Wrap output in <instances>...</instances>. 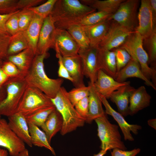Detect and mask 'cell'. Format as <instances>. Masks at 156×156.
<instances>
[{
    "mask_svg": "<svg viewBox=\"0 0 156 156\" xmlns=\"http://www.w3.org/2000/svg\"><path fill=\"white\" fill-rule=\"evenodd\" d=\"M8 153L7 150L0 147V156H8Z\"/></svg>",
    "mask_w": 156,
    "mask_h": 156,
    "instance_id": "f5cc1de1",
    "label": "cell"
},
{
    "mask_svg": "<svg viewBox=\"0 0 156 156\" xmlns=\"http://www.w3.org/2000/svg\"><path fill=\"white\" fill-rule=\"evenodd\" d=\"M97 68L101 70L115 80L117 74L116 57L114 52L97 47Z\"/></svg>",
    "mask_w": 156,
    "mask_h": 156,
    "instance_id": "e0dca14e",
    "label": "cell"
},
{
    "mask_svg": "<svg viewBox=\"0 0 156 156\" xmlns=\"http://www.w3.org/2000/svg\"><path fill=\"white\" fill-rule=\"evenodd\" d=\"M97 47H91L84 49H79L78 54L81 62L84 76L94 84L96 81L98 70L97 68L96 55Z\"/></svg>",
    "mask_w": 156,
    "mask_h": 156,
    "instance_id": "4fadbf2b",
    "label": "cell"
},
{
    "mask_svg": "<svg viewBox=\"0 0 156 156\" xmlns=\"http://www.w3.org/2000/svg\"><path fill=\"white\" fill-rule=\"evenodd\" d=\"M139 2L138 0H125L109 19L135 31L138 26L137 10Z\"/></svg>",
    "mask_w": 156,
    "mask_h": 156,
    "instance_id": "ba28073f",
    "label": "cell"
},
{
    "mask_svg": "<svg viewBox=\"0 0 156 156\" xmlns=\"http://www.w3.org/2000/svg\"><path fill=\"white\" fill-rule=\"evenodd\" d=\"M133 77L142 79L147 86L156 90V86L143 74L139 63L131 57L127 64L117 73L115 80L119 82H123L127 78Z\"/></svg>",
    "mask_w": 156,
    "mask_h": 156,
    "instance_id": "d6986e66",
    "label": "cell"
},
{
    "mask_svg": "<svg viewBox=\"0 0 156 156\" xmlns=\"http://www.w3.org/2000/svg\"><path fill=\"white\" fill-rule=\"evenodd\" d=\"M79 115L85 119L87 118L89 111V97H86L78 102L74 106Z\"/></svg>",
    "mask_w": 156,
    "mask_h": 156,
    "instance_id": "b9f144b4",
    "label": "cell"
},
{
    "mask_svg": "<svg viewBox=\"0 0 156 156\" xmlns=\"http://www.w3.org/2000/svg\"><path fill=\"white\" fill-rule=\"evenodd\" d=\"M152 14L155 23L156 22V0H149Z\"/></svg>",
    "mask_w": 156,
    "mask_h": 156,
    "instance_id": "681fc988",
    "label": "cell"
},
{
    "mask_svg": "<svg viewBox=\"0 0 156 156\" xmlns=\"http://www.w3.org/2000/svg\"><path fill=\"white\" fill-rule=\"evenodd\" d=\"M99 94L102 104L105 107V114L112 116L118 123L123 135L125 140L130 141H133L134 139L131 132L135 135L137 134L139 130L141 129L142 127L137 124L128 123L123 116L111 107L107 99L101 95Z\"/></svg>",
    "mask_w": 156,
    "mask_h": 156,
    "instance_id": "5bb4252c",
    "label": "cell"
},
{
    "mask_svg": "<svg viewBox=\"0 0 156 156\" xmlns=\"http://www.w3.org/2000/svg\"><path fill=\"white\" fill-rule=\"evenodd\" d=\"M55 109L54 105L50 106L25 117L28 123H31L40 127L44 124L50 114Z\"/></svg>",
    "mask_w": 156,
    "mask_h": 156,
    "instance_id": "d6a6232c",
    "label": "cell"
},
{
    "mask_svg": "<svg viewBox=\"0 0 156 156\" xmlns=\"http://www.w3.org/2000/svg\"><path fill=\"white\" fill-rule=\"evenodd\" d=\"M112 21L108 19L93 25L81 27L89 40L90 46L98 47L109 31Z\"/></svg>",
    "mask_w": 156,
    "mask_h": 156,
    "instance_id": "7402d4cb",
    "label": "cell"
},
{
    "mask_svg": "<svg viewBox=\"0 0 156 156\" xmlns=\"http://www.w3.org/2000/svg\"><path fill=\"white\" fill-rule=\"evenodd\" d=\"M0 147L6 149L11 156H18L25 149V143L14 133L8 122L0 118Z\"/></svg>",
    "mask_w": 156,
    "mask_h": 156,
    "instance_id": "30bf717a",
    "label": "cell"
},
{
    "mask_svg": "<svg viewBox=\"0 0 156 156\" xmlns=\"http://www.w3.org/2000/svg\"><path fill=\"white\" fill-rule=\"evenodd\" d=\"M18 0H0V14L14 13L18 10L17 7Z\"/></svg>",
    "mask_w": 156,
    "mask_h": 156,
    "instance_id": "ab89813d",
    "label": "cell"
},
{
    "mask_svg": "<svg viewBox=\"0 0 156 156\" xmlns=\"http://www.w3.org/2000/svg\"><path fill=\"white\" fill-rule=\"evenodd\" d=\"M125 0H82L83 4L89 6L99 11H103L112 14L117 10Z\"/></svg>",
    "mask_w": 156,
    "mask_h": 156,
    "instance_id": "f1b7e54d",
    "label": "cell"
},
{
    "mask_svg": "<svg viewBox=\"0 0 156 156\" xmlns=\"http://www.w3.org/2000/svg\"><path fill=\"white\" fill-rule=\"evenodd\" d=\"M90 88L88 84V86L75 88L68 92V97L74 106L79 101L89 96Z\"/></svg>",
    "mask_w": 156,
    "mask_h": 156,
    "instance_id": "d590c367",
    "label": "cell"
},
{
    "mask_svg": "<svg viewBox=\"0 0 156 156\" xmlns=\"http://www.w3.org/2000/svg\"><path fill=\"white\" fill-rule=\"evenodd\" d=\"M138 14V24L135 29L143 40L148 37L156 27L152 13L149 0H142Z\"/></svg>",
    "mask_w": 156,
    "mask_h": 156,
    "instance_id": "7c38bea8",
    "label": "cell"
},
{
    "mask_svg": "<svg viewBox=\"0 0 156 156\" xmlns=\"http://www.w3.org/2000/svg\"><path fill=\"white\" fill-rule=\"evenodd\" d=\"M47 55V53L36 55L24 78L28 85L38 89L51 99L56 95L64 80L61 78L51 79L47 75L44 69V61Z\"/></svg>",
    "mask_w": 156,
    "mask_h": 156,
    "instance_id": "6da1fadb",
    "label": "cell"
},
{
    "mask_svg": "<svg viewBox=\"0 0 156 156\" xmlns=\"http://www.w3.org/2000/svg\"><path fill=\"white\" fill-rule=\"evenodd\" d=\"M36 55L28 48L16 55L8 57L7 60L17 67L21 75L25 77L30 68Z\"/></svg>",
    "mask_w": 156,
    "mask_h": 156,
    "instance_id": "cb8c5ba5",
    "label": "cell"
},
{
    "mask_svg": "<svg viewBox=\"0 0 156 156\" xmlns=\"http://www.w3.org/2000/svg\"><path fill=\"white\" fill-rule=\"evenodd\" d=\"M68 92L61 87L55 97L51 99L56 109L61 115L63 125L60 131L62 135L75 130L83 126L86 120L81 116L76 110L69 100Z\"/></svg>",
    "mask_w": 156,
    "mask_h": 156,
    "instance_id": "7a4b0ae2",
    "label": "cell"
},
{
    "mask_svg": "<svg viewBox=\"0 0 156 156\" xmlns=\"http://www.w3.org/2000/svg\"><path fill=\"white\" fill-rule=\"evenodd\" d=\"M94 120L97 125V135L101 141V150L107 151L115 148L127 149L122 140L118 126L111 123L106 114Z\"/></svg>",
    "mask_w": 156,
    "mask_h": 156,
    "instance_id": "8992f818",
    "label": "cell"
},
{
    "mask_svg": "<svg viewBox=\"0 0 156 156\" xmlns=\"http://www.w3.org/2000/svg\"><path fill=\"white\" fill-rule=\"evenodd\" d=\"M109 29L98 47L112 51L119 47L135 31L112 20Z\"/></svg>",
    "mask_w": 156,
    "mask_h": 156,
    "instance_id": "9c48e42d",
    "label": "cell"
},
{
    "mask_svg": "<svg viewBox=\"0 0 156 156\" xmlns=\"http://www.w3.org/2000/svg\"><path fill=\"white\" fill-rule=\"evenodd\" d=\"M57 0H48L40 5L28 9L43 19L51 14Z\"/></svg>",
    "mask_w": 156,
    "mask_h": 156,
    "instance_id": "e575fe53",
    "label": "cell"
},
{
    "mask_svg": "<svg viewBox=\"0 0 156 156\" xmlns=\"http://www.w3.org/2000/svg\"><path fill=\"white\" fill-rule=\"evenodd\" d=\"M119 47L125 49L139 63L144 76L156 86V68L148 65V56L144 49L143 39L140 34L135 31Z\"/></svg>",
    "mask_w": 156,
    "mask_h": 156,
    "instance_id": "3957f363",
    "label": "cell"
},
{
    "mask_svg": "<svg viewBox=\"0 0 156 156\" xmlns=\"http://www.w3.org/2000/svg\"><path fill=\"white\" fill-rule=\"evenodd\" d=\"M130 83V81L119 82L101 70H98L97 79L93 84L96 91L107 99L112 93L121 87Z\"/></svg>",
    "mask_w": 156,
    "mask_h": 156,
    "instance_id": "9a60e30c",
    "label": "cell"
},
{
    "mask_svg": "<svg viewBox=\"0 0 156 156\" xmlns=\"http://www.w3.org/2000/svg\"><path fill=\"white\" fill-rule=\"evenodd\" d=\"M140 151V149L139 148L129 151L115 148L113 149V151L111 152V156H136Z\"/></svg>",
    "mask_w": 156,
    "mask_h": 156,
    "instance_id": "bcb514c9",
    "label": "cell"
},
{
    "mask_svg": "<svg viewBox=\"0 0 156 156\" xmlns=\"http://www.w3.org/2000/svg\"><path fill=\"white\" fill-rule=\"evenodd\" d=\"M44 19L34 14L33 18L25 31L29 48L36 55L37 45Z\"/></svg>",
    "mask_w": 156,
    "mask_h": 156,
    "instance_id": "484cf974",
    "label": "cell"
},
{
    "mask_svg": "<svg viewBox=\"0 0 156 156\" xmlns=\"http://www.w3.org/2000/svg\"><path fill=\"white\" fill-rule=\"evenodd\" d=\"M63 63L73 80L75 88L85 86L83 81L81 62L79 55L71 57H62Z\"/></svg>",
    "mask_w": 156,
    "mask_h": 156,
    "instance_id": "ffe728a7",
    "label": "cell"
},
{
    "mask_svg": "<svg viewBox=\"0 0 156 156\" xmlns=\"http://www.w3.org/2000/svg\"><path fill=\"white\" fill-rule=\"evenodd\" d=\"M8 124L11 129L25 144L30 147L33 145L29 134L28 123L25 117L16 113L8 117Z\"/></svg>",
    "mask_w": 156,
    "mask_h": 156,
    "instance_id": "ac0fdd59",
    "label": "cell"
},
{
    "mask_svg": "<svg viewBox=\"0 0 156 156\" xmlns=\"http://www.w3.org/2000/svg\"><path fill=\"white\" fill-rule=\"evenodd\" d=\"M20 10L17 11L8 20L5 24V27L8 34L12 36L19 31L18 23V13Z\"/></svg>",
    "mask_w": 156,
    "mask_h": 156,
    "instance_id": "f35d334b",
    "label": "cell"
},
{
    "mask_svg": "<svg viewBox=\"0 0 156 156\" xmlns=\"http://www.w3.org/2000/svg\"><path fill=\"white\" fill-rule=\"evenodd\" d=\"M151 96L144 86H141L133 92L129 99V114L133 115L150 105Z\"/></svg>",
    "mask_w": 156,
    "mask_h": 156,
    "instance_id": "603a6c76",
    "label": "cell"
},
{
    "mask_svg": "<svg viewBox=\"0 0 156 156\" xmlns=\"http://www.w3.org/2000/svg\"><path fill=\"white\" fill-rule=\"evenodd\" d=\"M63 125L62 116L56 108L49 115L44 124L40 127L45 133L50 143L52 138L59 131Z\"/></svg>",
    "mask_w": 156,
    "mask_h": 156,
    "instance_id": "4316f807",
    "label": "cell"
},
{
    "mask_svg": "<svg viewBox=\"0 0 156 156\" xmlns=\"http://www.w3.org/2000/svg\"><path fill=\"white\" fill-rule=\"evenodd\" d=\"M148 125L154 129H156V119H152L149 120L148 121Z\"/></svg>",
    "mask_w": 156,
    "mask_h": 156,
    "instance_id": "816d5d0a",
    "label": "cell"
},
{
    "mask_svg": "<svg viewBox=\"0 0 156 156\" xmlns=\"http://www.w3.org/2000/svg\"><path fill=\"white\" fill-rule=\"evenodd\" d=\"M107 151L101 150L97 154H94L93 156H103L107 153Z\"/></svg>",
    "mask_w": 156,
    "mask_h": 156,
    "instance_id": "11a10c76",
    "label": "cell"
},
{
    "mask_svg": "<svg viewBox=\"0 0 156 156\" xmlns=\"http://www.w3.org/2000/svg\"><path fill=\"white\" fill-rule=\"evenodd\" d=\"M1 68L9 78L17 77L21 75L17 67L10 61L5 60L3 62Z\"/></svg>",
    "mask_w": 156,
    "mask_h": 156,
    "instance_id": "7bdbcfd3",
    "label": "cell"
},
{
    "mask_svg": "<svg viewBox=\"0 0 156 156\" xmlns=\"http://www.w3.org/2000/svg\"><path fill=\"white\" fill-rule=\"evenodd\" d=\"M64 29L67 31L75 40L80 49L89 47V40L82 27L77 25H71L65 27Z\"/></svg>",
    "mask_w": 156,
    "mask_h": 156,
    "instance_id": "1f68e13d",
    "label": "cell"
},
{
    "mask_svg": "<svg viewBox=\"0 0 156 156\" xmlns=\"http://www.w3.org/2000/svg\"><path fill=\"white\" fill-rule=\"evenodd\" d=\"M1 116L0 115V118H1Z\"/></svg>",
    "mask_w": 156,
    "mask_h": 156,
    "instance_id": "6f0895ef",
    "label": "cell"
},
{
    "mask_svg": "<svg viewBox=\"0 0 156 156\" xmlns=\"http://www.w3.org/2000/svg\"><path fill=\"white\" fill-rule=\"evenodd\" d=\"M53 48L62 57H71L78 55L79 47L71 36L65 29L55 28Z\"/></svg>",
    "mask_w": 156,
    "mask_h": 156,
    "instance_id": "8fae6325",
    "label": "cell"
},
{
    "mask_svg": "<svg viewBox=\"0 0 156 156\" xmlns=\"http://www.w3.org/2000/svg\"><path fill=\"white\" fill-rule=\"evenodd\" d=\"M9 77L5 73L1 67H0V86H2Z\"/></svg>",
    "mask_w": 156,
    "mask_h": 156,
    "instance_id": "c3c4849f",
    "label": "cell"
},
{
    "mask_svg": "<svg viewBox=\"0 0 156 156\" xmlns=\"http://www.w3.org/2000/svg\"><path fill=\"white\" fill-rule=\"evenodd\" d=\"M135 89L130 84L123 86L113 92L110 99L116 105L119 112L123 116L129 114V98Z\"/></svg>",
    "mask_w": 156,
    "mask_h": 156,
    "instance_id": "44dd1931",
    "label": "cell"
},
{
    "mask_svg": "<svg viewBox=\"0 0 156 156\" xmlns=\"http://www.w3.org/2000/svg\"><path fill=\"white\" fill-rule=\"evenodd\" d=\"M11 36L8 34H0V58L7 60L8 50Z\"/></svg>",
    "mask_w": 156,
    "mask_h": 156,
    "instance_id": "60d3db41",
    "label": "cell"
},
{
    "mask_svg": "<svg viewBox=\"0 0 156 156\" xmlns=\"http://www.w3.org/2000/svg\"><path fill=\"white\" fill-rule=\"evenodd\" d=\"M34 13L28 9L21 10L18 13V23L19 31H25L30 24Z\"/></svg>",
    "mask_w": 156,
    "mask_h": 156,
    "instance_id": "74e56055",
    "label": "cell"
},
{
    "mask_svg": "<svg viewBox=\"0 0 156 156\" xmlns=\"http://www.w3.org/2000/svg\"><path fill=\"white\" fill-rule=\"evenodd\" d=\"M111 15L103 11H96L81 18L64 22L62 26L64 28L71 25H77L81 27L90 26L109 19Z\"/></svg>",
    "mask_w": 156,
    "mask_h": 156,
    "instance_id": "83f0119b",
    "label": "cell"
},
{
    "mask_svg": "<svg viewBox=\"0 0 156 156\" xmlns=\"http://www.w3.org/2000/svg\"><path fill=\"white\" fill-rule=\"evenodd\" d=\"M90 88L89 97V111L86 122L90 123L96 119L106 114L102 106L99 94L96 90L93 84L89 82Z\"/></svg>",
    "mask_w": 156,
    "mask_h": 156,
    "instance_id": "d4e9b609",
    "label": "cell"
},
{
    "mask_svg": "<svg viewBox=\"0 0 156 156\" xmlns=\"http://www.w3.org/2000/svg\"><path fill=\"white\" fill-rule=\"evenodd\" d=\"M55 28L50 15L44 19L37 45L36 55L47 53L50 48H53Z\"/></svg>",
    "mask_w": 156,
    "mask_h": 156,
    "instance_id": "2e32d148",
    "label": "cell"
},
{
    "mask_svg": "<svg viewBox=\"0 0 156 156\" xmlns=\"http://www.w3.org/2000/svg\"><path fill=\"white\" fill-rule=\"evenodd\" d=\"M96 11L78 0H57L50 16L55 24L79 19Z\"/></svg>",
    "mask_w": 156,
    "mask_h": 156,
    "instance_id": "277c9868",
    "label": "cell"
},
{
    "mask_svg": "<svg viewBox=\"0 0 156 156\" xmlns=\"http://www.w3.org/2000/svg\"><path fill=\"white\" fill-rule=\"evenodd\" d=\"M56 57L58 60L59 68L57 72L58 77L67 79L73 83V80L70 76L67 70L63 63L62 56L58 52L56 51Z\"/></svg>",
    "mask_w": 156,
    "mask_h": 156,
    "instance_id": "ee69618b",
    "label": "cell"
},
{
    "mask_svg": "<svg viewBox=\"0 0 156 156\" xmlns=\"http://www.w3.org/2000/svg\"><path fill=\"white\" fill-rule=\"evenodd\" d=\"M53 105L51 99L38 89L28 85L17 108L16 113L25 117L48 107Z\"/></svg>",
    "mask_w": 156,
    "mask_h": 156,
    "instance_id": "52a82bcc",
    "label": "cell"
},
{
    "mask_svg": "<svg viewBox=\"0 0 156 156\" xmlns=\"http://www.w3.org/2000/svg\"><path fill=\"white\" fill-rule=\"evenodd\" d=\"M28 125L32 145L38 147H44L50 151L53 154L55 155V151L48 141L45 133L39 127L35 125L28 123Z\"/></svg>",
    "mask_w": 156,
    "mask_h": 156,
    "instance_id": "f546056e",
    "label": "cell"
},
{
    "mask_svg": "<svg viewBox=\"0 0 156 156\" xmlns=\"http://www.w3.org/2000/svg\"><path fill=\"white\" fill-rule=\"evenodd\" d=\"M18 156H29L28 150L26 148L24 150L20 153Z\"/></svg>",
    "mask_w": 156,
    "mask_h": 156,
    "instance_id": "db71d44e",
    "label": "cell"
},
{
    "mask_svg": "<svg viewBox=\"0 0 156 156\" xmlns=\"http://www.w3.org/2000/svg\"><path fill=\"white\" fill-rule=\"evenodd\" d=\"M29 48L25 31L12 36L8 50V57L16 55Z\"/></svg>",
    "mask_w": 156,
    "mask_h": 156,
    "instance_id": "4dcf8cb0",
    "label": "cell"
},
{
    "mask_svg": "<svg viewBox=\"0 0 156 156\" xmlns=\"http://www.w3.org/2000/svg\"><path fill=\"white\" fill-rule=\"evenodd\" d=\"M148 51L149 60L151 68H156V27L147 38L143 40Z\"/></svg>",
    "mask_w": 156,
    "mask_h": 156,
    "instance_id": "836d02e7",
    "label": "cell"
},
{
    "mask_svg": "<svg viewBox=\"0 0 156 156\" xmlns=\"http://www.w3.org/2000/svg\"><path fill=\"white\" fill-rule=\"evenodd\" d=\"M112 51L114 52L115 54L117 73L127 64L131 57L129 53L124 49L119 47Z\"/></svg>",
    "mask_w": 156,
    "mask_h": 156,
    "instance_id": "8d00e7d4",
    "label": "cell"
},
{
    "mask_svg": "<svg viewBox=\"0 0 156 156\" xmlns=\"http://www.w3.org/2000/svg\"><path fill=\"white\" fill-rule=\"evenodd\" d=\"M3 60L0 58V67H1L3 63Z\"/></svg>",
    "mask_w": 156,
    "mask_h": 156,
    "instance_id": "9f6ffc18",
    "label": "cell"
},
{
    "mask_svg": "<svg viewBox=\"0 0 156 156\" xmlns=\"http://www.w3.org/2000/svg\"><path fill=\"white\" fill-rule=\"evenodd\" d=\"M16 12L9 14H0V34L9 35L6 29L5 24L9 18Z\"/></svg>",
    "mask_w": 156,
    "mask_h": 156,
    "instance_id": "7dc6e473",
    "label": "cell"
},
{
    "mask_svg": "<svg viewBox=\"0 0 156 156\" xmlns=\"http://www.w3.org/2000/svg\"><path fill=\"white\" fill-rule=\"evenodd\" d=\"M6 95L0 103V115L10 117L15 114L28 85L22 75L9 78L3 85Z\"/></svg>",
    "mask_w": 156,
    "mask_h": 156,
    "instance_id": "5b68a950",
    "label": "cell"
},
{
    "mask_svg": "<svg viewBox=\"0 0 156 156\" xmlns=\"http://www.w3.org/2000/svg\"><path fill=\"white\" fill-rule=\"evenodd\" d=\"M6 95L5 87L4 85L0 86V103L5 98Z\"/></svg>",
    "mask_w": 156,
    "mask_h": 156,
    "instance_id": "f907efd6",
    "label": "cell"
},
{
    "mask_svg": "<svg viewBox=\"0 0 156 156\" xmlns=\"http://www.w3.org/2000/svg\"><path fill=\"white\" fill-rule=\"evenodd\" d=\"M44 1L43 0H18L17 8L20 10L27 9L38 6Z\"/></svg>",
    "mask_w": 156,
    "mask_h": 156,
    "instance_id": "f6af8a7d",
    "label": "cell"
}]
</instances>
